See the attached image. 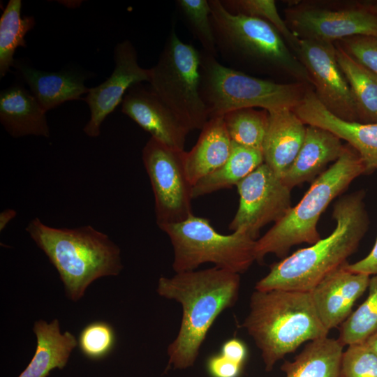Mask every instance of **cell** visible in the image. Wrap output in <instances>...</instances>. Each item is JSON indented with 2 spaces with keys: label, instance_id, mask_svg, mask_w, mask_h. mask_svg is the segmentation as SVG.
<instances>
[{
  "label": "cell",
  "instance_id": "19",
  "mask_svg": "<svg viewBox=\"0 0 377 377\" xmlns=\"http://www.w3.org/2000/svg\"><path fill=\"white\" fill-rule=\"evenodd\" d=\"M344 146L337 135L324 128L307 125L303 144L293 164L282 177L290 189L314 180L326 165L337 159Z\"/></svg>",
  "mask_w": 377,
  "mask_h": 377
},
{
  "label": "cell",
  "instance_id": "10",
  "mask_svg": "<svg viewBox=\"0 0 377 377\" xmlns=\"http://www.w3.org/2000/svg\"><path fill=\"white\" fill-rule=\"evenodd\" d=\"M184 153L151 137L142 149L158 227L182 222L193 215V185L186 172Z\"/></svg>",
  "mask_w": 377,
  "mask_h": 377
},
{
  "label": "cell",
  "instance_id": "40",
  "mask_svg": "<svg viewBox=\"0 0 377 377\" xmlns=\"http://www.w3.org/2000/svg\"><path fill=\"white\" fill-rule=\"evenodd\" d=\"M376 14H377V3H375L374 8L371 9Z\"/></svg>",
  "mask_w": 377,
  "mask_h": 377
},
{
  "label": "cell",
  "instance_id": "8",
  "mask_svg": "<svg viewBox=\"0 0 377 377\" xmlns=\"http://www.w3.org/2000/svg\"><path fill=\"white\" fill-rule=\"evenodd\" d=\"M168 236L174 251L176 273L195 270L203 263L241 274L256 260V241L240 231L230 235L217 232L206 218L191 215L187 219L159 227Z\"/></svg>",
  "mask_w": 377,
  "mask_h": 377
},
{
  "label": "cell",
  "instance_id": "5",
  "mask_svg": "<svg viewBox=\"0 0 377 377\" xmlns=\"http://www.w3.org/2000/svg\"><path fill=\"white\" fill-rule=\"evenodd\" d=\"M209 3L217 57L224 66L240 72L246 67L283 71L313 86L308 71L272 25L257 17L232 14L221 0H209Z\"/></svg>",
  "mask_w": 377,
  "mask_h": 377
},
{
  "label": "cell",
  "instance_id": "32",
  "mask_svg": "<svg viewBox=\"0 0 377 377\" xmlns=\"http://www.w3.org/2000/svg\"><path fill=\"white\" fill-rule=\"evenodd\" d=\"M115 333L106 322L95 321L80 332L77 344L86 357L98 360L108 355L115 345Z\"/></svg>",
  "mask_w": 377,
  "mask_h": 377
},
{
  "label": "cell",
  "instance_id": "20",
  "mask_svg": "<svg viewBox=\"0 0 377 377\" xmlns=\"http://www.w3.org/2000/svg\"><path fill=\"white\" fill-rule=\"evenodd\" d=\"M36 98L27 89L15 84L0 93V121L13 138L50 137L45 116Z\"/></svg>",
  "mask_w": 377,
  "mask_h": 377
},
{
  "label": "cell",
  "instance_id": "16",
  "mask_svg": "<svg viewBox=\"0 0 377 377\" xmlns=\"http://www.w3.org/2000/svg\"><path fill=\"white\" fill-rule=\"evenodd\" d=\"M121 112L151 138L171 148L184 150L190 131L150 88L141 83L131 87L121 102Z\"/></svg>",
  "mask_w": 377,
  "mask_h": 377
},
{
  "label": "cell",
  "instance_id": "2",
  "mask_svg": "<svg viewBox=\"0 0 377 377\" xmlns=\"http://www.w3.org/2000/svg\"><path fill=\"white\" fill-rule=\"evenodd\" d=\"M364 195L360 190L340 198L333 207L336 227L332 233L271 265L256 290L310 292L327 274L346 263L369 228Z\"/></svg>",
  "mask_w": 377,
  "mask_h": 377
},
{
  "label": "cell",
  "instance_id": "11",
  "mask_svg": "<svg viewBox=\"0 0 377 377\" xmlns=\"http://www.w3.org/2000/svg\"><path fill=\"white\" fill-rule=\"evenodd\" d=\"M237 212L229 229L257 240L267 224L277 222L292 207L291 189L265 163L239 182Z\"/></svg>",
  "mask_w": 377,
  "mask_h": 377
},
{
  "label": "cell",
  "instance_id": "14",
  "mask_svg": "<svg viewBox=\"0 0 377 377\" xmlns=\"http://www.w3.org/2000/svg\"><path fill=\"white\" fill-rule=\"evenodd\" d=\"M114 68L101 84L89 88L84 99L90 110V119L84 127L91 138L98 137L105 118L121 103L128 90L135 84L150 80V70L142 68L133 43L125 40L114 50Z\"/></svg>",
  "mask_w": 377,
  "mask_h": 377
},
{
  "label": "cell",
  "instance_id": "33",
  "mask_svg": "<svg viewBox=\"0 0 377 377\" xmlns=\"http://www.w3.org/2000/svg\"><path fill=\"white\" fill-rule=\"evenodd\" d=\"M340 377H377V356L365 341L350 344L343 352Z\"/></svg>",
  "mask_w": 377,
  "mask_h": 377
},
{
  "label": "cell",
  "instance_id": "9",
  "mask_svg": "<svg viewBox=\"0 0 377 377\" xmlns=\"http://www.w3.org/2000/svg\"><path fill=\"white\" fill-rule=\"evenodd\" d=\"M200 51L180 40L174 27L150 70V89L189 131L209 120L200 94Z\"/></svg>",
  "mask_w": 377,
  "mask_h": 377
},
{
  "label": "cell",
  "instance_id": "21",
  "mask_svg": "<svg viewBox=\"0 0 377 377\" xmlns=\"http://www.w3.org/2000/svg\"><path fill=\"white\" fill-rule=\"evenodd\" d=\"M195 145L184 153V165L188 178L193 185L220 168L228 158L232 140L222 117L209 119Z\"/></svg>",
  "mask_w": 377,
  "mask_h": 377
},
{
  "label": "cell",
  "instance_id": "36",
  "mask_svg": "<svg viewBox=\"0 0 377 377\" xmlns=\"http://www.w3.org/2000/svg\"><path fill=\"white\" fill-rule=\"evenodd\" d=\"M221 351V354L224 357L241 365L247 355L246 345L242 341L235 338L227 340L222 345Z\"/></svg>",
  "mask_w": 377,
  "mask_h": 377
},
{
  "label": "cell",
  "instance_id": "29",
  "mask_svg": "<svg viewBox=\"0 0 377 377\" xmlns=\"http://www.w3.org/2000/svg\"><path fill=\"white\" fill-rule=\"evenodd\" d=\"M364 302L341 325L338 341L344 346L365 341L377 332V275L370 278Z\"/></svg>",
  "mask_w": 377,
  "mask_h": 377
},
{
  "label": "cell",
  "instance_id": "17",
  "mask_svg": "<svg viewBox=\"0 0 377 377\" xmlns=\"http://www.w3.org/2000/svg\"><path fill=\"white\" fill-rule=\"evenodd\" d=\"M347 263L327 274L310 291L319 318L328 331L349 317L355 301L369 286L370 276L350 272Z\"/></svg>",
  "mask_w": 377,
  "mask_h": 377
},
{
  "label": "cell",
  "instance_id": "3",
  "mask_svg": "<svg viewBox=\"0 0 377 377\" xmlns=\"http://www.w3.org/2000/svg\"><path fill=\"white\" fill-rule=\"evenodd\" d=\"M242 326L261 352L266 371L306 341L327 337L310 292L270 290L252 293Z\"/></svg>",
  "mask_w": 377,
  "mask_h": 377
},
{
  "label": "cell",
  "instance_id": "37",
  "mask_svg": "<svg viewBox=\"0 0 377 377\" xmlns=\"http://www.w3.org/2000/svg\"><path fill=\"white\" fill-rule=\"evenodd\" d=\"M348 270L367 275H377V239L371 252L363 259L353 264L347 263Z\"/></svg>",
  "mask_w": 377,
  "mask_h": 377
},
{
  "label": "cell",
  "instance_id": "23",
  "mask_svg": "<svg viewBox=\"0 0 377 377\" xmlns=\"http://www.w3.org/2000/svg\"><path fill=\"white\" fill-rule=\"evenodd\" d=\"M33 331L37 339L32 360L18 377H47L54 369L66 365L77 341L69 332L62 334L57 319L47 323L40 320L34 323Z\"/></svg>",
  "mask_w": 377,
  "mask_h": 377
},
{
  "label": "cell",
  "instance_id": "15",
  "mask_svg": "<svg viewBox=\"0 0 377 377\" xmlns=\"http://www.w3.org/2000/svg\"><path fill=\"white\" fill-rule=\"evenodd\" d=\"M293 111L305 124L324 128L346 140L360 155L367 172L377 170V123L342 119L331 113L311 90L305 91Z\"/></svg>",
  "mask_w": 377,
  "mask_h": 377
},
{
  "label": "cell",
  "instance_id": "7",
  "mask_svg": "<svg viewBox=\"0 0 377 377\" xmlns=\"http://www.w3.org/2000/svg\"><path fill=\"white\" fill-rule=\"evenodd\" d=\"M200 54V94L209 119L247 108L293 110L304 95L300 84L256 77L228 68L202 51Z\"/></svg>",
  "mask_w": 377,
  "mask_h": 377
},
{
  "label": "cell",
  "instance_id": "4",
  "mask_svg": "<svg viewBox=\"0 0 377 377\" xmlns=\"http://www.w3.org/2000/svg\"><path fill=\"white\" fill-rule=\"evenodd\" d=\"M26 231L56 268L66 296L73 302L82 298L95 280L116 276L123 268L119 246L89 225L57 228L36 217Z\"/></svg>",
  "mask_w": 377,
  "mask_h": 377
},
{
  "label": "cell",
  "instance_id": "35",
  "mask_svg": "<svg viewBox=\"0 0 377 377\" xmlns=\"http://www.w3.org/2000/svg\"><path fill=\"white\" fill-rule=\"evenodd\" d=\"M242 366L221 353L210 357L207 362V369L212 377H237Z\"/></svg>",
  "mask_w": 377,
  "mask_h": 377
},
{
  "label": "cell",
  "instance_id": "30",
  "mask_svg": "<svg viewBox=\"0 0 377 377\" xmlns=\"http://www.w3.org/2000/svg\"><path fill=\"white\" fill-rule=\"evenodd\" d=\"M175 5L188 29L200 43L201 51L218 59L209 1L177 0Z\"/></svg>",
  "mask_w": 377,
  "mask_h": 377
},
{
  "label": "cell",
  "instance_id": "25",
  "mask_svg": "<svg viewBox=\"0 0 377 377\" xmlns=\"http://www.w3.org/2000/svg\"><path fill=\"white\" fill-rule=\"evenodd\" d=\"M263 163L262 151L232 142L230 154L226 161L193 185V199L236 186Z\"/></svg>",
  "mask_w": 377,
  "mask_h": 377
},
{
  "label": "cell",
  "instance_id": "34",
  "mask_svg": "<svg viewBox=\"0 0 377 377\" xmlns=\"http://www.w3.org/2000/svg\"><path fill=\"white\" fill-rule=\"evenodd\" d=\"M340 47L359 64L377 74V36H355L341 40Z\"/></svg>",
  "mask_w": 377,
  "mask_h": 377
},
{
  "label": "cell",
  "instance_id": "39",
  "mask_svg": "<svg viewBox=\"0 0 377 377\" xmlns=\"http://www.w3.org/2000/svg\"><path fill=\"white\" fill-rule=\"evenodd\" d=\"M365 342L377 356V332L371 335Z\"/></svg>",
  "mask_w": 377,
  "mask_h": 377
},
{
  "label": "cell",
  "instance_id": "22",
  "mask_svg": "<svg viewBox=\"0 0 377 377\" xmlns=\"http://www.w3.org/2000/svg\"><path fill=\"white\" fill-rule=\"evenodd\" d=\"M13 66L45 112L66 101L80 99L89 91V88L84 84V77L76 73L47 72L18 61H15Z\"/></svg>",
  "mask_w": 377,
  "mask_h": 377
},
{
  "label": "cell",
  "instance_id": "28",
  "mask_svg": "<svg viewBox=\"0 0 377 377\" xmlns=\"http://www.w3.org/2000/svg\"><path fill=\"white\" fill-rule=\"evenodd\" d=\"M222 117L232 142L263 151L269 124L267 110L241 108L228 112Z\"/></svg>",
  "mask_w": 377,
  "mask_h": 377
},
{
  "label": "cell",
  "instance_id": "27",
  "mask_svg": "<svg viewBox=\"0 0 377 377\" xmlns=\"http://www.w3.org/2000/svg\"><path fill=\"white\" fill-rule=\"evenodd\" d=\"M21 0H10L0 18V78L14 66L15 52L26 47L24 37L36 24L33 16L21 17Z\"/></svg>",
  "mask_w": 377,
  "mask_h": 377
},
{
  "label": "cell",
  "instance_id": "26",
  "mask_svg": "<svg viewBox=\"0 0 377 377\" xmlns=\"http://www.w3.org/2000/svg\"><path fill=\"white\" fill-rule=\"evenodd\" d=\"M336 56L357 103L360 122L377 123V74L350 57L340 47Z\"/></svg>",
  "mask_w": 377,
  "mask_h": 377
},
{
  "label": "cell",
  "instance_id": "13",
  "mask_svg": "<svg viewBox=\"0 0 377 377\" xmlns=\"http://www.w3.org/2000/svg\"><path fill=\"white\" fill-rule=\"evenodd\" d=\"M286 13V24L300 39L333 43L355 36H377V14L371 9L304 7Z\"/></svg>",
  "mask_w": 377,
  "mask_h": 377
},
{
  "label": "cell",
  "instance_id": "24",
  "mask_svg": "<svg viewBox=\"0 0 377 377\" xmlns=\"http://www.w3.org/2000/svg\"><path fill=\"white\" fill-rule=\"evenodd\" d=\"M343 346L327 337L309 341L293 361L281 369L286 377H340Z\"/></svg>",
  "mask_w": 377,
  "mask_h": 377
},
{
  "label": "cell",
  "instance_id": "12",
  "mask_svg": "<svg viewBox=\"0 0 377 377\" xmlns=\"http://www.w3.org/2000/svg\"><path fill=\"white\" fill-rule=\"evenodd\" d=\"M297 57L308 71L314 93L322 104L342 119L360 122L357 103L337 61L334 44L300 39Z\"/></svg>",
  "mask_w": 377,
  "mask_h": 377
},
{
  "label": "cell",
  "instance_id": "38",
  "mask_svg": "<svg viewBox=\"0 0 377 377\" xmlns=\"http://www.w3.org/2000/svg\"><path fill=\"white\" fill-rule=\"evenodd\" d=\"M17 215L15 210L12 209H6L2 211L0 214V231L3 230L9 222L14 219Z\"/></svg>",
  "mask_w": 377,
  "mask_h": 377
},
{
  "label": "cell",
  "instance_id": "6",
  "mask_svg": "<svg viewBox=\"0 0 377 377\" xmlns=\"http://www.w3.org/2000/svg\"><path fill=\"white\" fill-rule=\"evenodd\" d=\"M365 172L360 155L350 145L346 146L341 156L313 182L301 200L256 241V260L263 263L269 253L284 258L293 246L320 240L317 223L321 214L355 179Z\"/></svg>",
  "mask_w": 377,
  "mask_h": 377
},
{
  "label": "cell",
  "instance_id": "18",
  "mask_svg": "<svg viewBox=\"0 0 377 377\" xmlns=\"http://www.w3.org/2000/svg\"><path fill=\"white\" fill-rule=\"evenodd\" d=\"M268 112L269 124L263 146L264 163L282 179L298 154L306 126L293 110Z\"/></svg>",
  "mask_w": 377,
  "mask_h": 377
},
{
  "label": "cell",
  "instance_id": "1",
  "mask_svg": "<svg viewBox=\"0 0 377 377\" xmlns=\"http://www.w3.org/2000/svg\"><path fill=\"white\" fill-rule=\"evenodd\" d=\"M239 274L217 267L176 273L158 279L160 296L179 302L182 316L176 338L168 346V365L175 369L192 367L218 316L236 303Z\"/></svg>",
  "mask_w": 377,
  "mask_h": 377
},
{
  "label": "cell",
  "instance_id": "31",
  "mask_svg": "<svg viewBox=\"0 0 377 377\" xmlns=\"http://www.w3.org/2000/svg\"><path fill=\"white\" fill-rule=\"evenodd\" d=\"M221 2L232 14L257 17L269 23L297 56L300 39L291 31L286 21L281 17L274 0H221Z\"/></svg>",
  "mask_w": 377,
  "mask_h": 377
}]
</instances>
